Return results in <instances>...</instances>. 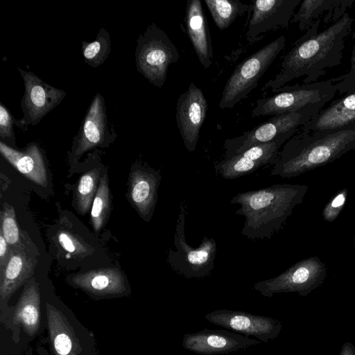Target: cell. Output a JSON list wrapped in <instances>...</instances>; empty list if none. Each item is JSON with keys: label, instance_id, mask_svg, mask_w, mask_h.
I'll return each mask as SVG.
<instances>
[{"label": "cell", "instance_id": "6da1fadb", "mask_svg": "<svg viewBox=\"0 0 355 355\" xmlns=\"http://www.w3.org/2000/svg\"><path fill=\"white\" fill-rule=\"evenodd\" d=\"M321 23L320 19L317 20L295 42L284 55L279 73L265 84L262 90L270 89L274 92L286 83L300 78L302 84L315 83L329 69L341 63L346 38L354 19L345 12L318 33Z\"/></svg>", "mask_w": 355, "mask_h": 355}, {"label": "cell", "instance_id": "7a4b0ae2", "mask_svg": "<svg viewBox=\"0 0 355 355\" xmlns=\"http://www.w3.org/2000/svg\"><path fill=\"white\" fill-rule=\"evenodd\" d=\"M355 150V123L347 128L293 135L279 151L271 175L290 178L328 164Z\"/></svg>", "mask_w": 355, "mask_h": 355}, {"label": "cell", "instance_id": "3957f363", "mask_svg": "<svg viewBox=\"0 0 355 355\" xmlns=\"http://www.w3.org/2000/svg\"><path fill=\"white\" fill-rule=\"evenodd\" d=\"M308 190L305 184L284 183L234 196L230 204L240 205L236 214L245 217L242 235L250 239H270L302 202Z\"/></svg>", "mask_w": 355, "mask_h": 355}, {"label": "cell", "instance_id": "277c9868", "mask_svg": "<svg viewBox=\"0 0 355 355\" xmlns=\"http://www.w3.org/2000/svg\"><path fill=\"white\" fill-rule=\"evenodd\" d=\"M286 39L281 35L239 63L227 80L219 101L220 109L232 108L246 98L284 49Z\"/></svg>", "mask_w": 355, "mask_h": 355}, {"label": "cell", "instance_id": "5b68a950", "mask_svg": "<svg viewBox=\"0 0 355 355\" xmlns=\"http://www.w3.org/2000/svg\"><path fill=\"white\" fill-rule=\"evenodd\" d=\"M340 89L336 78L310 84L282 87L275 94L257 100L253 117L294 112L308 105L331 102Z\"/></svg>", "mask_w": 355, "mask_h": 355}, {"label": "cell", "instance_id": "8992f818", "mask_svg": "<svg viewBox=\"0 0 355 355\" xmlns=\"http://www.w3.org/2000/svg\"><path fill=\"white\" fill-rule=\"evenodd\" d=\"M135 61L138 72L161 88L168 69L180 59L179 52L166 33L154 23L138 37Z\"/></svg>", "mask_w": 355, "mask_h": 355}, {"label": "cell", "instance_id": "52a82bcc", "mask_svg": "<svg viewBox=\"0 0 355 355\" xmlns=\"http://www.w3.org/2000/svg\"><path fill=\"white\" fill-rule=\"evenodd\" d=\"M186 213L181 203L174 234L176 250H169L168 262L178 274L188 279H200L209 276L214 268L216 243L213 238L205 236L198 248L189 245L184 234Z\"/></svg>", "mask_w": 355, "mask_h": 355}, {"label": "cell", "instance_id": "ba28073f", "mask_svg": "<svg viewBox=\"0 0 355 355\" xmlns=\"http://www.w3.org/2000/svg\"><path fill=\"white\" fill-rule=\"evenodd\" d=\"M329 103L324 101L294 112L274 115L241 135L226 139L224 158H230L254 145L270 142L282 134L300 129Z\"/></svg>", "mask_w": 355, "mask_h": 355}, {"label": "cell", "instance_id": "9c48e42d", "mask_svg": "<svg viewBox=\"0 0 355 355\" xmlns=\"http://www.w3.org/2000/svg\"><path fill=\"white\" fill-rule=\"evenodd\" d=\"M327 272L326 265L318 257H311L297 261L273 278L256 282L252 288L267 297L288 292L306 295L324 282Z\"/></svg>", "mask_w": 355, "mask_h": 355}, {"label": "cell", "instance_id": "30bf717a", "mask_svg": "<svg viewBox=\"0 0 355 355\" xmlns=\"http://www.w3.org/2000/svg\"><path fill=\"white\" fill-rule=\"evenodd\" d=\"M17 69L24 81V94L21 101L23 117L15 120V124L22 129L40 122L62 102L66 92L45 83L33 72Z\"/></svg>", "mask_w": 355, "mask_h": 355}, {"label": "cell", "instance_id": "8fae6325", "mask_svg": "<svg viewBox=\"0 0 355 355\" xmlns=\"http://www.w3.org/2000/svg\"><path fill=\"white\" fill-rule=\"evenodd\" d=\"M116 137L115 130L109 126L105 99L101 94H96L73 138L71 159L76 161L89 150L106 146Z\"/></svg>", "mask_w": 355, "mask_h": 355}, {"label": "cell", "instance_id": "7c38bea8", "mask_svg": "<svg viewBox=\"0 0 355 355\" xmlns=\"http://www.w3.org/2000/svg\"><path fill=\"white\" fill-rule=\"evenodd\" d=\"M205 318L214 324L239 334L254 337L266 343L275 339L282 327L279 320L242 311L218 309L207 313Z\"/></svg>", "mask_w": 355, "mask_h": 355}, {"label": "cell", "instance_id": "4fadbf2b", "mask_svg": "<svg viewBox=\"0 0 355 355\" xmlns=\"http://www.w3.org/2000/svg\"><path fill=\"white\" fill-rule=\"evenodd\" d=\"M301 0H257L252 3L246 40L250 44L260 41L268 32L286 28Z\"/></svg>", "mask_w": 355, "mask_h": 355}, {"label": "cell", "instance_id": "5bb4252c", "mask_svg": "<svg viewBox=\"0 0 355 355\" xmlns=\"http://www.w3.org/2000/svg\"><path fill=\"white\" fill-rule=\"evenodd\" d=\"M207 109V101L202 91L193 83L178 99L176 122L184 146L190 153L196 149Z\"/></svg>", "mask_w": 355, "mask_h": 355}, {"label": "cell", "instance_id": "9a60e30c", "mask_svg": "<svg viewBox=\"0 0 355 355\" xmlns=\"http://www.w3.org/2000/svg\"><path fill=\"white\" fill-rule=\"evenodd\" d=\"M261 341L232 331L204 329L185 334L182 347L201 355L226 354L246 349L261 344Z\"/></svg>", "mask_w": 355, "mask_h": 355}, {"label": "cell", "instance_id": "2e32d148", "mask_svg": "<svg viewBox=\"0 0 355 355\" xmlns=\"http://www.w3.org/2000/svg\"><path fill=\"white\" fill-rule=\"evenodd\" d=\"M300 128L305 132L340 130L355 123V85Z\"/></svg>", "mask_w": 355, "mask_h": 355}, {"label": "cell", "instance_id": "e0dca14e", "mask_svg": "<svg viewBox=\"0 0 355 355\" xmlns=\"http://www.w3.org/2000/svg\"><path fill=\"white\" fill-rule=\"evenodd\" d=\"M161 176L152 168L139 167L130 175L129 196L132 206L140 216L148 221L157 200V191Z\"/></svg>", "mask_w": 355, "mask_h": 355}, {"label": "cell", "instance_id": "ac0fdd59", "mask_svg": "<svg viewBox=\"0 0 355 355\" xmlns=\"http://www.w3.org/2000/svg\"><path fill=\"white\" fill-rule=\"evenodd\" d=\"M187 33L205 69H208L213 60V49L209 25L200 0H187L185 14Z\"/></svg>", "mask_w": 355, "mask_h": 355}, {"label": "cell", "instance_id": "d6986e66", "mask_svg": "<svg viewBox=\"0 0 355 355\" xmlns=\"http://www.w3.org/2000/svg\"><path fill=\"white\" fill-rule=\"evenodd\" d=\"M1 155L18 171L34 183L47 185L46 168L40 146L29 144L23 150H18L0 141Z\"/></svg>", "mask_w": 355, "mask_h": 355}, {"label": "cell", "instance_id": "ffe728a7", "mask_svg": "<svg viewBox=\"0 0 355 355\" xmlns=\"http://www.w3.org/2000/svg\"><path fill=\"white\" fill-rule=\"evenodd\" d=\"M22 247H11L8 261L0 271L1 300H8L33 275L36 262L27 255Z\"/></svg>", "mask_w": 355, "mask_h": 355}, {"label": "cell", "instance_id": "44dd1931", "mask_svg": "<svg viewBox=\"0 0 355 355\" xmlns=\"http://www.w3.org/2000/svg\"><path fill=\"white\" fill-rule=\"evenodd\" d=\"M72 282L81 289L97 295L121 294L126 291L125 278L117 268H106L76 275Z\"/></svg>", "mask_w": 355, "mask_h": 355}, {"label": "cell", "instance_id": "7402d4cb", "mask_svg": "<svg viewBox=\"0 0 355 355\" xmlns=\"http://www.w3.org/2000/svg\"><path fill=\"white\" fill-rule=\"evenodd\" d=\"M12 322L33 336L40 327V293L34 279L24 286L12 314Z\"/></svg>", "mask_w": 355, "mask_h": 355}, {"label": "cell", "instance_id": "603a6c76", "mask_svg": "<svg viewBox=\"0 0 355 355\" xmlns=\"http://www.w3.org/2000/svg\"><path fill=\"white\" fill-rule=\"evenodd\" d=\"M47 324L51 346L56 355H78L79 345L66 317L53 306L46 305Z\"/></svg>", "mask_w": 355, "mask_h": 355}, {"label": "cell", "instance_id": "cb8c5ba5", "mask_svg": "<svg viewBox=\"0 0 355 355\" xmlns=\"http://www.w3.org/2000/svg\"><path fill=\"white\" fill-rule=\"evenodd\" d=\"M354 1L352 0H303L297 11L294 14L291 22L297 23L301 31L308 30L320 17H325L326 12L334 13L342 17L345 10ZM322 22V21H321Z\"/></svg>", "mask_w": 355, "mask_h": 355}, {"label": "cell", "instance_id": "d4e9b609", "mask_svg": "<svg viewBox=\"0 0 355 355\" xmlns=\"http://www.w3.org/2000/svg\"><path fill=\"white\" fill-rule=\"evenodd\" d=\"M205 3L220 30L227 28L238 17L243 15L250 5L239 0H205Z\"/></svg>", "mask_w": 355, "mask_h": 355}, {"label": "cell", "instance_id": "484cf974", "mask_svg": "<svg viewBox=\"0 0 355 355\" xmlns=\"http://www.w3.org/2000/svg\"><path fill=\"white\" fill-rule=\"evenodd\" d=\"M110 51V36L104 28L99 30L94 41L82 42V54L84 61L93 68H96L103 64Z\"/></svg>", "mask_w": 355, "mask_h": 355}, {"label": "cell", "instance_id": "4316f807", "mask_svg": "<svg viewBox=\"0 0 355 355\" xmlns=\"http://www.w3.org/2000/svg\"><path fill=\"white\" fill-rule=\"evenodd\" d=\"M263 165L257 162L245 158L241 155H236L230 158L214 164L217 174L226 180H233L248 175Z\"/></svg>", "mask_w": 355, "mask_h": 355}, {"label": "cell", "instance_id": "83f0119b", "mask_svg": "<svg viewBox=\"0 0 355 355\" xmlns=\"http://www.w3.org/2000/svg\"><path fill=\"white\" fill-rule=\"evenodd\" d=\"M110 209V198L108 178L107 174H104L99 180L91 210V220L95 232H99L105 225Z\"/></svg>", "mask_w": 355, "mask_h": 355}, {"label": "cell", "instance_id": "f1b7e54d", "mask_svg": "<svg viewBox=\"0 0 355 355\" xmlns=\"http://www.w3.org/2000/svg\"><path fill=\"white\" fill-rule=\"evenodd\" d=\"M99 168H93L79 179L76 191V201L82 214H85L90 208L96 196L99 180Z\"/></svg>", "mask_w": 355, "mask_h": 355}, {"label": "cell", "instance_id": "f546056e", "mask_svg": "<svg viewBox=\"0 0 355 355\" xmlns=\"http://www.w3.org/2000/svg\"><path fill=\"white\" fill-rule=\"evenodd\" d=\"M3 235L10 247L22 245L14 208L5 203L1 212V229Z\"/></svg>", "mask_w": 355, "mask_h": 355}, {"label": "cell", "instance_id": "4dcf8cb0", "mask_svg": "<svg viewBox=\"0 0 355 355\" xmlns=\"http://www.w3.org/2000/svg\"><path fill=\"white\" fill-rule=\"evenodd\" d=\"M348 194L346 188L338 191L324 206L322 215L327 222L334 221L345 207Z\"/></svg>", "mask_w": 355, "mask_h": 355}, {"label": "cell", "instance_id": "1f68e13d", "mask_svg": "<svg viewBox=\"0 0 355 355\" xmlns=\"http://www.w3.org/2000/svg\"><path fill=\"white\" fill-rule=\"evenodd\" d=\"M15 119L12 114L3 105L0 103V137L1 141L8 146L13 148L15 144V137L13 129Z\"/></svg>", "mask_w": 355, "mask_h": 355}, {"label": "cell", "instance_id": "d6a6232c", "mask_svg": "<svg viewBox=\"0 0 355 355\" xmlns=\"http://www.w3.org/2000/svg\"><path fill=\"white\" fill-rule=\"evenodd\" d=\"M352 37L354 42L351 54L350 69L346 74L336 78L340 87L338 92L339 94H343L349 87L355 85V19Z\"/></svg>", "mask_w": 355, "mask_h": 355}, {"label": "cell", "instance_id": "836d02e7", "mask_svg": "<svg viewBox=\"0 0 355 355\" xmlns=\"http://www.w3.org/2000/svg\"><path fill=\"white\" fill-rule=\"evenodd\" d=\"M58 241L62 248L71 253H81L85 252L84 246L71 233L60 231L58 234Z\"/></svg>", "mask_w": 355, "mask_h": 355}, {"label": "cell", "instance_id": "e575fe53", "mask_svg": "<svg viewBox=\"0 0 355 355\" xmlns=\"http://www.w3.org/2000/svg\"><path fill=\"white\" fill-rule=\"evenodd\" d=\"M11 247L0 230V271L6 266L10 254Z\"/></svg>", "mask_w": 355, "mask_h": 355}, {"label": "cell", "instance_id": "d590c367", "mask_svg": "<svg viewBox=\"0 0 355 355\" xmlns=\"http://www.w3.org/2000/svg\"><path fill=\"white\" fill-rule=\"evenodd\" d=\"M354 248L355 250V234H354Z\"/></svg>", "mask_w": 355, "mask_h": 355}]
</instances>
